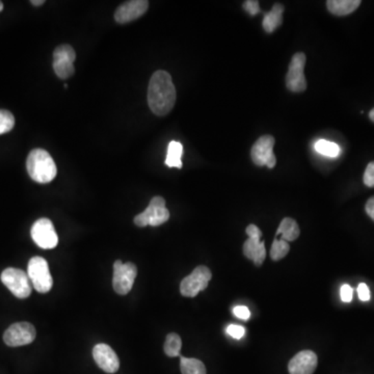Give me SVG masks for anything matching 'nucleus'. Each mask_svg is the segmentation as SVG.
I'll list each match as a JSON object with an SVG mask.
<instances>
[{
	"label": "nucleus",
	"mask_w": 374,
	"mask_h": 374,
	"mask_svg": "<svg viewBox=\"0 0 374 374\" xmlns=\"http://www.w3.org/2000/svg\"><path fill=\"white\" fill-rule=\"evenodd\" d=\"M299 234H301V230H299L297 223L290 217H285L277 228L275 237L281 236V239L283 240L290 242V241H295V239L299 238Z\"/></svg>",
	"instance_id": "nucleus-19"
},
{
	"label": "nucleus",
	"mask_w": 374,
	"mask_h": 374,
	"mask_svg": "<svg viewBox=\"0 0 374 374\" xmlns=\"http://www.w3.org/2000/svg\"><path fill=\"white\" fill-rule=\"evenodd\" d=\"M353 288L349 285L345 284L340 289V297L343 303H351L353 301Z\"/></svg>",
	"instance_id": "nucleus-29"
},
{
	"label": "nucleus",
	"mask_w": 374,
	"mask_h": 374,
	"mask_svg": "<svg viewBox=\"0 0 374 374\" xmlns=\"http://www.w3.org/2000/svg\"><path fill=\"white\" fill-rule=\"evenodd\" d=\"M183 146L181 142L172 140L168 146V153H166V166L169 168H182Z\"/></svg>",
	"instance_id": "nucleus-20"
},
{
	"label": "nucleus",
	"mask_w": 374,
	"mask_h": 374,
	"mask_svg": "<svg viewBox=\"0 0 374 374\" xmlns=\"http://www.w3.org/2000/svg\"><path fill=\"white\" fill-rule=\"evenodd\" d=\"M283 12H284V5L281 3H275L271 11L264 13L262 25L265 33H273L279 26L282 25Z\"/></svg>",
	"instance_id": "nucleus-17"
},
{
	"label": "nucleus",
	"mask_w": 374,
	"mask_h": 374,
	"mask_svg": "<svg viewBox=\"0 0 374 374\" xmlns=\"http://www.w3.org/2000/svg\"><path fill=\"white\" fill-rule=\"evenodd\" d=\"M138 275V267L134 263H123L116 260L114 263L112 287L118 295H126L134 287V279Z\"/></svg>",
	"instance_id": "nucleus-6"
},
{
	"label": "nucleus",
	"mask_w": 374,
	"mask_h": 374,
	"mask_svg": "<svg viewBox=\"0 0 374 374\" xmlns=\"http://www.w3.org/2000/svg\"><path fill=\"white\" fill-rule=\"evenodd\" d=\"M366 213L374 222V197H371L365 205Z\"/></svg>",
	"instance_id": "nucleus-32"
},
{
	"label": "nucleus",
	"mask_w": 374,
	"mask_h": 374,
	"mask_svg": "<svg viewBox=\"0 0 374 374\" xmlns=\"http://www.w3.org/2000/svg\"><path fill=\"white\" fill-rule=\"evenodd\" d=\"M32 238L38 247L44 249H51L58 245V236L51 221L40 219L32 227Z\"/></svg>",
	"instance_id": "nucleus-12"
},
{
	"label": "nucleus",
	"mask_w": 374,
	"mask_h": 374,
	"mask_svg": "<svg viewBox=\"0 0 374 374\" xmlns=\"http://www.w3.org/2000/svg\"><path fill=\"white\" fill-rule=\"evenodd\" d=\"M15 126V118L9 110H0V136L11 132Z\"/></svg>",
	"instance_id": "nucleus-25"
},
{
	"label": "nucleus",
	"mask_w": 374,
	"mask_h": 374,
	"mask_svg": "<svg viewBox=\"0 0 374 374\" xmlns=\"http://www.w3.org/2000/svg\"><path fill=\"white\" fill-rule=\"evenodd\" d=\"M361 5L360 0H329L327 8L335 16H347L353 14Z\"/></svg>",
	"instance_id": "nucleus-18"
},
{
	"label": "nucleus",
	"mask_w": 374,
	"mask_h": 374,
	"mask_svg": "<svg viewBox=\"0 0 374 374\" xmlns=\"http://www.w3.org/2000/svg\"><path fill=\"white\" fill-rule=\"evenodd\" d=\"M27 275L34 288L40 293H47L53 285L47 261L43 257L36 256L28 262Z\"/></svg>",
	"instance_id": "nucleus-4"
},
{
	"label": "nucleus",
	"mask_w": 374,
	"mask_h": 374,
	"mask_svg": "<svg viewBox=\"0 0 374 374\" xmlns=\"http://www.w3.org/2000/svg\"><path fill=\"white\" fill-rule=\"evenodd\" d=\"M170 211L166 207V200L162 197H154L146 210L134 217V224L138 227H158L168 222Z\"/></svg>",
	"instance_id": "nucleus-3"
},
{
	"label": "nucleus",
	"mask_w": 374,
	"mask_h": 374,
	"mask_svg": "<svg viewBox=\"0 0 374 374\" xmlns=\"http://www.w3.org/2000/svg\"><path fill=\"white\" fill-rule=\"evenodd\" d=\"M149 9L147 0H130L122 3L114 13V19L118 23L126 24L134 21L145 15Z\"/></svg>",
	"instance_id": "nucleus-13"
},
{
	"label": "nucleus",
	"mask_w": 374,
	"mask_h": 374,
	"mask_svg": "<svg viewBox=\"0 0 374 374\" xmlns=\"http://www.w3.org/2000/svg\"><path fill=\"white\" fill-rule=\"evenodd\" d=\"M1 282L18 299H27L32 293V282L27 273L21 269H5L1 273Z\"/></svg>",
	"instance_id": "nucleus-5"
},
{
	"label": "nucleus",
	"mask_w": 374,
	"mask_h": 374,
	"mask_svg": "<svg viewBox=\"0 0 374 374\" xmlns=\"http://www.w3.org/2000/svg\"><path fill=\"white\" fill-rule=\"evenodd\" d=\"M235 316L238 317L239 319L242 321H247L251 317V312L245 306H236L233 310Z\"/></svg>",
	"instance_id": "nucleus-30"
},
{
	"label": "nucleus",
	"mask_w": 374,
	"mask_h": 374,
	"mask_svg": "<svg viewBox=\"0 0 374 374\" xmlns=\"http://www.w3.org/2000/svg\"><path fill=\"white\" fill-rule=\"evenodd\" d=\"M92 358L106 373H116L120 368V360L110 345L104 343L96 345L92 349Z\"/></svg>",
	"instance_id": "nucleus-14"
},
{
	"label": "nucleus",
	"mask_w": 374,
	"mask_h": 374,
	"mask_svg": "<svg viewBox=\"0 0 374 374\" xmlns=\"http://www.w3.org/2000/svg\"><path fill=\"white\" fill-rule=\"evenodd\" d=\"M242 8L251 16H255L257 14L261 13L259 1H257V0H247V1L243 3Z\"/></svg>",
	"instance_id": "nucleus-27"
},
{
	"label": "nucleus",
	"mask_w": 374,
	"mask_h": 374,
	"mask_svg": "<svg viewBox=\"0 0 374 374\" xmlns=\"http://www.w3.org/2000/svg\"><path fill=\"white\" fill-rule=\"evenodd\" d=\"M289 251H290L289 243L287 241L283 240V239L279 238V237H275L273 245H271V259L273 261L282 260L283 258L287 256Z\"/></svg>",
	"instance_id": "nucleus-23"
},
{
	"label": "nucleus",
	"mask_w": 374,
	"mask_h": 374,
	"mask_svg": "<svg viewBox=\"0 0 374 374\" xmlns=\"http://www.w3.org/2000/svg\"><path fill=\"white\" fill-rule=\"evenodd\" d=\"M3 3L0 1V12L3 11Z\"/></svg>",
	"instance_id": "nucleus-36"
},
{
	"label": "nucleus",
	"mask_w": 374,
	"mask_h": 374,
	"mask_svg": "<svg viewBox=\"0 0 374 374\" xmlns=\"http://www.w3.org/2000/svg\"><path fill=\"white\" fill-rule=\"evenodd\" d=\"M247 234L249 237L262 236V232L256 225H249L247 228Z\"/></svg>",
	"instance_id": "nucleus-33"
},
{
	"label": "nucleus",
	"mask_w": 374,
	"mask_h": 374,
	"mask_svg": "<svg viewBox=\"0 0 374 374\" xmlns=\"http://www.w3.org/2000/svg\"><path fill=\"white\" fill-rule=\"evenodd\" d=\"M26 168L30 178L38 183L51 182L58 174L51 155L43 149H34L28 155Z\"/></svg>",
	"instance_id": "nucleus-2"
},
{
	"label": "nucleus",
	"mask_w": 374,
	"mask_h": 374,
	"mask_svg": "<svg viewBox=\"0 0 374 374\" xmlns=\"http://www.w3.org/2000/svg\"><path fill=\"white\" fill-rule=\"evenodd\" d=\"M364 184L367 187H374V162H370L366 168L363 177Z\"/></svg>",
	"instance_id": "nucleus-26"
},
{
	"label": "nucleus",
	"mask_w": 374,
	"mask_h": 374,
	"mask_svg": "<svg viewBox=\"0 0 374 374\" xmlns=\"http://www.w3.org/2000/svg\"><path fill=\"white\" fill-rule=\"evenodd\" d=\"M243 254L249 260L254 261L256 266H261L266 258V249L261 236L249 237L243 245Z\"/></svg>",
	"instance_id": "nucleus-16"
},
{
	"label": "nucleus",
	"mask_w": 374,
	"mask_h": 374,
	"mask_svg": "<svg viewBox=\"0 0 374 374\" xmlns=\"http://www.w3.org/2000/svg\"><path fill=\"white\" fill-rule=\"evenodd\" d=\"M181 347H182V340L178 334L171 333L166 336V342H164V353L168 357H180Z\"/></svg>",
	"instance_id": "nucleus-22"
},
{
	"label": "nucleus",
	"mask_w": 374,
	"mask_h": 374,
	"mask_svg": "<svg viewBox=\"0 0 374 374\" xmlns=\"http://www.w3.org/2000/svg\"><path fill=\"white\" fill-rule=\"evenodd\" d=\"M176 95L170 73L164 70L155 72L148 86V104L153 114L160 116L170 114L176 103Z\"/></svg>",
	"instance_id": "nucleus-1"
},
{
	"label": "nucleus",
	"mask_w": 374,
	"mask_h": 374,
	"mask_svg": "<svg viewBox=\"0 0 374 374\" xmlns=\"http://www.w3.org/2000/svg\"><path fill=\"white\" fill-rule=\"evenodd\" d=\"M358 295H359V299H361L362 301H369L370 290L365 283H361V284L358 286Z\"/></svg>",
	"instance_id": "nucleus-31"
},
{
	"label": "nucleus",
	"mask_w": 374,
	"mask_h": 374,
	"mask_svg": "<svg viewBox=\"0 0 374 374\" xmlns=\"http://www.w3.org/2000/svg\"><path fill=\"white\" fill-rule=\"evenodd\" d=\"M369 118H370V120H371L372 122L374 123V108L373 110H370Z\"/></svg>",
	"instance_id": "nucleus-35"
},
{
	"label": "nucleus",
	"mask_w": 374,
	"mask_h": 374,
	"mask_svg": "<svg viewBox=\"0 0 374 374\" xmlns=\"http://www.w3.org/2000/svg\"><path fill=\"white\" fill-rule=\"evenodd\" d=\"M30 3H32V5H36V7H40V5H44V3H45V1H44V0H32V1H30Z\"/></svg>",
	"instance_id": "nucleus-34"
},
{
	"label": "nucleus",
	"mask_w": 374,
	"mask_h": 374,
	"mask_svg": "<svg viewBox=\"0 0 374 374\" xmlns=\"http://www.w3.org/2000/svg\"><path fill=\"white\" fill-rule=\"evenodd\" d=\"M36 329L32 323H16L3 334V341L8 347H18L33 343L36 339Z\"/></svg>",
	"instance_id": "nucleus-8"
},
{
	"label": "nucleus",
	"mask_w": 374,
	"mask_h": 374,
	"mask_svg": "<svg viewBox=\"0 0 374 374\" xmlns=\"http://www.w3.org/2000/svg\"><path fill=\"white\" fill-rule=\"evenodd\" d=\"M315 150L319 154L327 156V158H337L338 155L341 152V149H340V147L337 144L325 140H319L315 144Z\"/></svg>",
	"instance_id": "nucleus-24"
},
{
	"label": "nucleus",
	"mask_w": 374,
	"mask_h": 374,
	"mask_svg": "<svg viewBox=\"0 0 374 374\" xmlns=\"http://www.w3.org/2000/svg\"><path fill=\"white\" fill-rule=\"evenodd\" d=\"M275 138L271 136H263L256 140L251 150V158L256 166H266L269 169H273L277 164V158L273 153Z\"/></svg>",
	"instance_id": "nucleus-10"
},
{
	"label": "nucleus",
	"mask_w": 374,
	"mask_h": 374,
	"mask_svg": "<svg viewBox=\"0 0 374 374\" xmlns=\"http://www.w3.org/2000/svg\"><path fill=\"white\" fill-rule=\"evenodd\" d=\"M75 58V50L72 46L67 44L58 46L53 52V70L56 76L60 79L71 77L75 72L73 65Z\"/></svg>",
	"instance_id": "nucleus-9"
},
{
	"label": "nucleus",
	"mask_w": 374,
	"mask_h": 374,
	"mask_svg": "<svg viewBox=\"0 0 374 374\" xmlns=\"http://www.w3.org/2000/svg\"><path fill=\"white\" fill-rule=\"evenodd\" d=\"M317 356L312 351H303L289 362L290 374H313L317 368Z\"/></svg>",
	"instance_id": "nucleus-15"
},
{
	"label": "nucleus",
	"mask_w": 374,
	"mask_h": 374,
	"mask_svg": "<svg viewBox=\"0 0 374 374\" xmlns=\"http://www.w3.org/2000/svg\"><path fill=\"white\" fill-rule=\"evenodd\" d=\"M306 62L307 58L303 52H297L291 58L286 75V86L291 92H301L307 88V82L303 73Z\"/></svg>",
	"instance_id": "nucleus-11"
},
{
	"label": "nucleus",
	"mask_w": 374,
	"mask_h": 374,
	"mask_svg": "<svg viewBox=\"0 0 374 374\" xmlns=\"http://www.w3.org/2000/svg\"><path fill=\"white\" fill-rule=\"evenodd\" d=\"M227 334L234 339H241L245 336V327L237 325H230L227 327Z\"/></svg>",
	"instance_id": "nucleus-28"
},
{
	"label": "nucleus",
	"mask_w": 374,
	"mask_h": 374,
	"mask_svg": "<svg viewBox=\"0 0 374 374\" xmlns=\"http://www.w3.org/2000/svg\"><path fill=\"white\" fill-rule=\"evenodd\" d=\"M211 273L210 269L204 265L195 269V271L190 273L188 277H184L180 284V292L185 297H195L205 290L210 282Z\"/></svg>",
	"instance_id": "nucleus-7"
},
{
	"label": "nucleus",
	"mask_w": 374,
	"mask_h": 374,
	"mask_svg": "<svg viewBox=\"0 0 374 374\" xmlns=\"http://www.w3.org/2000/svg\"><path fill=\"white\" fill-rule=\"evenodd\" d=\"M180 369L182 374H206V367L202 361L198 359H188L181 357Z\"/></svg>",
	"instance_id": "nucleus-21"
}]
</instances>
